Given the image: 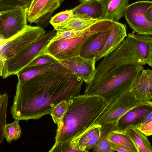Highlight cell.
<instances>
[{
	"instance_id": "cell-1",
	"label": "cell",
	"mask_w": 152,
	"mask_h": 152,
	"mask_svg": "<svg viewBox=\"0 0 152 152\" xmlns=\"http://www.w3.org/2000/svg\"><path fill=\"white\" fill-rule=\"evenodd\" d=\"M84 82L74 74L55 72L18 81L11 108L12 117L27 121L50 114L59 103L80 95Z\"/></svg>"
},
{
	"instance_id": "cell-2",
	"label": "cell",
	"mask_w": 152,
	"mask_h": 152,
	"mask_svg": "<svg viewBox=\"0 0 152 152\" xmlns=\"http://www.w3.org/2000/svg\"><path fill=\"white\" fill-rule=\"evenodd\" d=\"M107 102L99 96L85 94L70 99L68 109L57 124L54 145L69 142L78 145L79 138L93 125Z\"/></svg>"
},
{
	"instance_id": "cell-3",
	"label": "cell",
	"mask_w": 152,
	"mask_h": 152,
	"mask_svg": "<svg viewBox=\"0 0 152 152\" xmlns=\"http://www.w3.org/2000/svg\"><path fill=\"white\" fill-rule=\"evenodd\" d=\"M143 65L128 64L120 66L111 72L100 83L85 90V94L96 95L106 101L130 91L132 84Z\"/></svg>"
},
{
	"instance_id": "cell-4",
	"label": "cell",
	"mask_w": 152,
	"mask_h": 152,
	"mask_svg": "<svg viewBox=\"0 0 152 152\" xmlns=\"http://www.w3.org/2000/svg\"><path fill=\"white\" fill-rule=\"evenodd\" d=\"M113 26V21L104 19H100L73 37L51 40L42 54L50 55L58 61L79 55L83 45L91 36L112 28Z\"/></svg>"
},
{
	"instance_id": "cell-5",
	"label": "cell",
	"mask_w": 152,
	"mask_h": 152,
	"mask_svg": "<svg viewBox=\"0 0 152 152\" xmlns=\"http://www.w3.org/2000/svg\"><path fill=\"white\" fill-rule=\"evenodd\" d=\"M55 29L46 32L26 49L0 62V75L3 79L16 75L42 53L56 33Z\"/></svg>"
},
{
	"instance_id": "cell-6",
	"label": "cell",
	"mask_w": 152,
	"mask_h": 152,
	"mask_svg": "<svg viewBox=\"0 0 152 152\" xmlns=\"http://www.w3.org/2000/svg\"><path fill=\"white\" fill-rule=\"evenodd\" d=\"M128 64H136L137 59L131 45L126 39L99 63L96 67L93 80L89 83L86 84L85 90L99 84L115 68Z\"/></svg>"
},
{
	"instance_id": "cell-7",
	"label": "cell",
	"mask_w": 152,
	"mask_h": 152,
	"mask_svg": "<svg viewBox=\"0 0 152 152\" xmlns=\"http://www.w3.org/2000/svg\"><path fill=\"white\" fill-rule=\"evenodd\" d=\"M43 28L27 25L22 31L7 40L0 37V62L22 51L46 32Z\"/></svg>"
},
{
	"instance_id": "cell-8",
	"label": "cell",
	"mask_w": 152,
	"mask_h": 152,
	"mask_svg": "<svg viewBox=\"0 0 152 152\" xmlns=\"http://www.w3.org/2000/svg\"><path fill=\"white\" fill-rule=\"evenodd\" d=\"M143 101L137 99L131 91L107 101L104 108L93 125L116 123L126 112Z\"/></svg>"
},
{
	"instance_id": "cell-9",
	"label": "cell",
	"mask_w": 152,
	"mask_h": 152,
	"mask_svg": "<svg viewBox=\"0 0 152 152\" xmlns=\"http://www.w3.org/2000/svg\"><path fill=\"white\" fill-rule=\"evenodd\" d=\"M28 9L18 7L0 11V37L7 40L27 26Z\"/></svg>"
},
{
	"instance_id": "cell-10",
	"label": "cell",
	"mask_w": 152,
	"mask_h": 152,
	"mask_svg": "<svg viewBox=\"0 0 152 152\" xmlns=\"http://www.w3.org/2000/svg\"><path fill=\"white\" fill-rule=\"evenodd\" d=\"M152 1H140L129 4L125 8L124 16L130 27L139 34L152 36V22L145 16Z\"/></svg>"
},
{
	"instance_id": "cell-11",
	"label": "cell",
	"mask_w": 152,
	"mask_h": 152,
	"mask_svg": "<svg viewBox=\"0 0 152 152\" xmlns=\"http://www.w3.org/2000/svg\"><path fill=\"white\" fill-rule=\"evenodd\" d=\"M60 0H38L32 7L28 9V21L40 27H46L53 12L60 6Z\"/></svg>"
},
{
	"instance_id": "cell-12",
	"label": "cell",
	"mask_w": 152,
	"mask_h": 152,
	"mask_svg": "<svg viewBox=\"0 0 152 152\" xmlns=\"http://www.w3.org/2000/svg\"><path fill=\"white\" fill-rule=\"evenodd\" d=\"M58 61L86 84L89 83L95 75L96 58L88 59L79 55Z\"/></svg>"
},
{
	"instance_id": "cell-13",
	"label": "cell",
	"mask_w": 152,
	"mask_h": 152,
	"mask_svg": "<svg viewBox=\"0 0 152 152\" xmlns=\"http://www.w3.org/2000/svg\"><path fill=\"white\" fill-rule=\"evenodd\" d=\"M152 111V101H143L121 116L116 122L118 129L124 130L127 127L140 126L146 115Z\"/></svg>"
},
{
	"instance_id": "cell-14",
	"label": "cell",
	"mask_w": 152,
	"mask_h": 152,
	"mask_svg": "<svg viewBox=\"0 0 152 152\" xmlns=\"http://www.w3.org/2000/svg\"><path fill=\"white\" fill-rule=\"evenodd\" d=\"M130 91L141 101L152 99V70L142 69L134 80Z\"/></svg>"
},
{
	"instance_id": "cell-15",
	"label": "cell",
	"mask_w": 152,
	"mask_h": 152,
	"mask_svg": "<svg viewBox=\"0 0 152 152\" xmlns=\"http://www.w3.org/2000/svg\"><path fill=\"white\" fill-rule=\"evenodd\" d=\"M112 28L91 36L83 45L80 55L88 59L96 58L103 48Z\"/></svg>"
},
{
	"instance_id": "cell-16",
	"label": "cell",
	"mask_w": 152,
	"mask_h": 152,
	"mask_svg": "<svg viewBox=\"0 0 152 152\" xmlns=\"http://www.w3.org/2000/svg\"><path fill=\"white\" fill-rule=\"evenodd\" d=\"M48 72L73 74L58 61L53 63L31 66H26L20 71L16 75L18 81L22 82L29 80Z\"/></svg>"
},
{
	"instance_id": "cell-17",
	"label": "cell",
	"mask_w": 152,
	"mask_h": 152,
	"mask_svg": "<svg viewBox=\"0 0 152 152\" xmlns=\"http://www.w3.org/2000/svg\"><path fill=\"white\" fill-rule=\"evenodd\" d=\"M126 26L118 22H113L112 31L102 51L96 58L97 61L109 54L120 44L127 36Z\"/></svg>"
},
{
	"instance_id": "cell-18",
	"label": "cell",
	"mask_w": 152,
	"mask_h": 152,
	"mask_svg": "<svg viewBox=\"0 0 152 152\" xmlns=\"http://www.w3.org/2000/svg\"><path fill=\"white\" fill-rule=\"evenodd\" d=\"M129 0H101L102 19L118 22L124 16L125 10Z\"/></svg>"
},
{
	"instance_id": "cell-19",
	"label": "cell",
	"mask_w": 152,
	"mask_h": 152,
	"mask_svg": "<svg viewBox=\"0 0 152 152\" xmlns=\"http://www.w3.org/2000/svg\"><path fill=\"white\" fill-rule=\"evenodd\" d=\"M139 54L145 64L151 65L152 56V36L130 33Z\"/></svg>"
},
{
	"instance_id": "cell-20",
	"label": "cell",
	"mask_w": 152,
	"mask_h": 152,
	"mask_svg": "<svg viewBox=\"0 0 152 152\" xmlns=\"http://www.w3.org/2000/svg\"><path fill=\"white\" fill-rule=\"evenodd\" d=\"M124 131L135 146L137 152H152V146L147 136L137 128L129 126Z\"/></svg>"
},
{
	"instance_id": "cell-21",
	"label": "cell",
	"mask_w": 152,
	"mask_h": 152,
	"mask_svg": "<svg viewBox=\"0 0 152 152\" xmlns=\"http://www.w3.org/2000/svg\"><path fill=\"white\" fill-rule=\"evenodd\" d=\"M72 10L74 14H85L94 19H102L103 11L101 0H89L81 3Z\"/></svg>"
},
{
	"instance_id": "cell-22",
	"label": "cell",
	"mask_w": 152,
	"mask_h": 152,
	"mask_svg": "<svg viewBox=\"0 0 152 152\" xmlns=\"http://www.w3.org/2000/svg\"><path fill=\"white\" fill-rule=\"evenodd\" d=\"M101 125H93L79 138L77 145L83 152L94 149L99 141Z\"/></svg>"
},
{
	"instance_id": "cell-23",
	"label": "cell",
	"mask_w": 152,
	"mask_h": 152,
	"mask_svg": "<svg viewBox=\"0 0 152 152\" xmlns=\"http://www.w3.org/2000/svg\"><path fill=\"white\" fill-rule=\"evenodd\" d=\"M99 20L93 18L85 14H75L57 29L83 30Z\"/></svg>"
},
{
	"instance_id": "cell-24",
	"label": "cell",
	"mask_w": 152,
	"mask_h": 152,
	"mask_svg": "<svg viewBox=\"0 0 152 152\" xmlns=\"http://www.w3.org/2000/svg\"><path fill=\"white\" fill-rule=\"evenodd\" d=\"M115 123L101 125L99 139L96 147L93 149V152H114L112 148V143L108 139V135L111 131L117 128Z\"/></svg>"
},
{
	"instance_id": "cell-25",
	"label": "cell",
	"mask_w": 152,
	"mask_h": 152,
	"mask_svg": "<svg viewBox=\"0 0 152 152\" xmlns=\"http://www.w3.org/2000/svg\"><path fill=\"white\" fill-rule=\"evenodd\" d=\"M108 139L112 143L125 147L131 152H137L135 146L124 130L117 128L113 130L108 134Z\"/></svg>"
},
{
	"instance_id": "cell-26",
	"label": "cell",
	"mask_w": 152,
	"mask_h": 152,
	"mask_svg": "<svg viewBox=\"0 0 152 152\" xmlns=\"http://www.w3.org/2000/svg\"><path fill=\"white\" fill-rule=\"evenodd\" d=\"M19 121L15 120L12 123L6 124L5 125L4 137L9 143L12 141L18 139L20 137L21 129L19 124Z\"/></svg>"
},
{
	"instance_id": "cell-27",
	"label": "cell",
	"mask_w": 152,
	"mask_h": 152,
	"mask_svg": "<svg viewBox=\"0 0 152 152\" xmlns=\"http://www.w3.org/2000/svg\"><path fill=\"white\" fill-rule=\"evenodd\" d=\"M33 0H0V11L23 7L28 9Z\"/></svg>"
},
{
	"instance_id": "cell-28",
	"label": "cell",
	"mask_w": 152,
	"mask_h": 152,
	"mask_svg": "<svg viewBox=\"0 0 152 152\" xmlns=\"http://www.w3.org/2000/svg\"><path fill=\"white\" fill-rule=\"evenodd\" d=\"M8 95L6 93L0 95V142H3L4 137V129L6 124Z\"/></svg>"
},
{
	"instance_id": "cell-29",
	"label": "cell",
	"mask_w": 152,
	"mask_h": 152,
	"mask_svg": "<svg viewBox=\"0 0 152 152\" xmlns=\"http://www.w3.org/2000/svg\"><path fill=\"white\" fill-rule=\"evenodd\" d=\"M74 15L72 10H66L59 12L51 18L50 23L54 29L60 28L66 21Z\"/></svg>"
},
{
	"instance_id": "cell-30",
	"label": "cell",
	"mask_w": 152,
	"mask_h": 152,
	"mask_svg": "<svg viewBox=\"0 0 152 152\" xmlns=\"http://www.w3.org/2000/svg\"><path fill=\"white\" fill-rule=\"evenodd\" d=\"M68 107V101H63L54 108L50 114L54 123L58 124L66 112Z\"/></svg>"
},
{
	"instance_id": "cell-31",
	"label": "cell",
	"mask_w": 152,
	"mask_h": 152,
	"mask_svg": "<svg viewBox=\"0 0 152 152\" xmlns=\"http://www.w3.org/2000/svg\"><path fill=\"white\" fill-rule=\"evenodd\" d=\"M49 152H81L82 150L78 145H76L71 142L59 143L53 145Z\"/></svg>"
},
{
	"instance_id": "cell-32",
	"label": "cell",
	"mask_w": 152,
	"mask_h": 152,
	"mask_svg": "<svg viewBox=\"0 0 152 152\" xmlns=\"http://www.w3.org/2000/svg\"><path fill=\"white\" fill-rule=\"evenodd\" d=\"M83 30H78L74 29H57L55 30L57 31L56 33L51 40H56L70 38L78 34Z\"/></svg>"
},
{
	"instance_id": "cell-33",
	"label": "cell",
	"mask_w": 152,
	"mask_h": 152,
	"mask_svg": "<svg viewBox=\"0 0 152 152\" xmlns=\"http://www.w3.org/2000/svg\"><path fill=\"white\" fill-rule=\"evenodd\" d=\"M58 61L50 55L42 54L38 56L31 62L27 66H31L48 64L53 63Z\"/></svg>"
},
{
	"instance_id": "cell-34",
	"label": "cell",
	"mask_w": 152,
	"mask_h": 152,
	"mask_svg": "<svg viewBox=\"0 0 152 152\" xmlns=\"http://www.w3.org/2000/svg\"><path fill=\"white\" fill-rule=\"evenodd\" d=\"M137 128L147 137L152 135V119Z\"/></svg>"
},
{
	"instance_id": "cell-35",
	"label": "cell",
	"mask_w": 152,
	"mask_h": 152,
	"mask_svg": "<svg viewBox=\"0 0 152 152\" xmlns=\"http://www.w3.org/2000/svg\"><path fill=\"white\" fill-rule=\"evenodd\" d=\"M112 148L114 151L119 152H131L127 148L112 143Z\"/></svg>"
},
{
	"instance_id": "cell-36",
	"label": "cell",
	"mask_w": 152,
	"mask_h": 152,
	"mask_svg": "<svg viewBox=\"0 0 152 152\" xmlns=\"http://www.w3.org/2000/svg\"><path fill=\"white\" fill-rule=\"evenodd\" d=\"M145 16L149 21L152 22V5L147 9L145 13Z\"/></svg>"
},
{
	"instance_id": "cell-37",
	"label": "cell",
	"mask_w": 152,
	"mask_h": 152,
	"mask_svg": "<svg viewBox=\"0 0 152 152\" xmlns=\"http://www.w3.org/2000/svg\"><path fill=\"white\" fill-rule=\"evenodd\" d=\"M152 119V111L149 113L146 116L141 125L146 124ZM140 125V126H141Z\"/></svg>"
},
{
	"instance_id": "cell-38",
	"label": "cell",
	"mask_w": 152,
	"mask_h": 152,
	"mask_svg": "<svg viewBox=\"0 0 152 152\" xmlns=\"http://www.w3.org/2000/svg\"><path fill=\"white\" fill-rule=\"evenodd\" d=\"M38 0H33L31 5L30 7L29 8H31V7H32L37 2V1Z\"/></svg>"
},
{
	"instance_id": "cell-39",
	"label": "cell",
	"mask_w": 152,
	"mask_h": 152,
	"mask_svg": "<svg viewBox=\"0 0 152 152\" xmlns=\"http://www.w3.org/2000/svg\"><path fill=\"white\" fill-rule=\"evenodd\" d=\"M81 3L84 2L85 1L89 0H78Z\"/></svg>"
},
{
	"instance_id": "cell-40",
	"label": "cell",
	"mask_w": 152,
	"mask_h": 152,
	"mask_svg": "<svg viewBox=\"0 0 152 152\" xmlns=\"http://www.w3.org/2000/svg\"><path fill=\"white\" fill-rule=\"evenodd\" d=\"M151 67H152V56L151 58V65L150 66Z\"/></svg>"
}]
</instances>
